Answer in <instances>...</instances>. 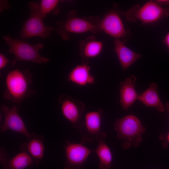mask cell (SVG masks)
<instances>
[{
	"mask_svg": "<svg viewBox=\"0 0 169 169\" xmlns=\"http://www.w3.org/2000/svg\"><path fill=\"white\" fill-rule=\"evenodd\" d=\"M32 78V74L28 69H16L8 72L5 79L4 99L19 107L22 101L34 92L29 88Z\"/></svg>",
	"mask_w": 169,
	"mask_h": 169,
	"instance_id": "6da1fadb",
	"label": "cell"
},
{
	"mask_svg": "<svg viewBox=\"0 0 169 169\" xmlns=\"http://www.w3.org/2000/svg\"><path fill=\"white\" fill-rule=\"evenodd\" d=\"M114 127L117 137L122 141V147L125 149L139 147L142 140V135L146 131L139 119L132 115L117 119Z\"/></svg>",
	"mask_w": 169,
	"mask_h": 169,
	"instance_id": "7a4b0ae2",
	"label": "cell"
},
{
	"mask_svg": "<svg viewBox=\"0 0 169 169\" xmlns=\"http://www.w3.org/2000/svg\"><path fill=\"white\" fill-rule=\"evenodd\" d=\"M3 38L9 46L8 52L14 55V58L12 60L13 67L18 61H26L42 64L46 63L49 60L48 58L42 56L39 54V50L44 47L41 43L32 45L23 39L13 38L8 35H3Z\"/></svg>",
	"mask_w": 169,
	"mask_h": 169,
	"instance_id": "3957f363",
	"label": "cell"
},
{
	"mask_svg": "<svg viewBox=\"0 0 169 169\" xmlns=\"http://www.w3.org/2000/svg\"><path fill=\"white\" fill-rule=\"evenodd\" d=\"M168 8H162L156 2L149 1L141 6L135 5L125 13L126 19L128 22L135 23L140 20L143 23L156 22L168 16Z\"/></svg>",
	"mask_w": 169,
	"mask_h": 169,
	"instance_id": "277c9868",
	"label": "cell"
},
{
	"mask_svg": "<svg viewBox=\"0 0 169 169\" xmlns=\"http://www.w3.org/2000/svg\"><path fill=\"white\" fill-rule=\"evenodd\" d=\"M28 6L30 10V14L19 32L22 39L34 37L42 38L49 37L54 28L44 24L39 4L31 1L28 3Z\"/></svg>",
	"mask_w": 169,
	"mask_h": 169,
	"instance_id": "5b68a950",
	"label": "cell"
},
{
	"mask_svg": "<svg viewBox=\"0 0 169 169\" xmlns=\"http://www.w3.org/2000/svg\"><path fill=\"white\" fill-rule=\"evenodd\" d=\"M103 113V110L99 108L85 114L84 121L79 128V131L82 135L81 143L91 142L95 139L99 141L106 136L107 134L101 129Z\"/></svg>",
	"mask_w": 169,
	"mask_h": 169,
	"instance_id": "8992f818",
	"label": "cell"
},
{
	"mask_svg": "<svg viewBox=\"0 0 169 169\" xmlns=\"http://www.w3.org/2000/svg\"><path fill=\"white\" fill-rule=\"evenodd\" d=\"M64 148L66 159L64 169H84L88 157L95 152L81 143H72L67 140L65 141Z\"/></svg>",
	"mask_w": 169,
	"mask_h": 169,
	"instance_id": "52a82bcc",
	"label": "cell"
},
{
	"mask_svg": "<svg viewBox=\"0 0 169 169\" xmlns=\"http://www.w3.org/2000/svg\"><path fill=\"white\" fill-rule=\"evenodd\" d=\"M58 100L64 116L71 123L73 128L79 129L82 123L81 119L85 104L70 95L64 94L61 95Z\"/></svg>",
	"mask_w": 169,
	"mask_h": 169,
	"instance_id": "ba28073f",
	"label": "cell"
},
{
	"mask_svg": "<svg viewBox=\"0 0 169 169\" xmlns=\"http://www.w3.org/2000/svg\"><path fill=\"white\" fill-rule=\"evenodd\" d=\"M55 29L64 39H68L69 33H81L87 32L96 33L100 30L98 24H95L85 19L72 16L69 13L68 18L62 24H58Z\"/></svg>",
	"mask_w": 169,
	"mask_h": 169,
	"instance_id": "9c48e42d",
	"label": "cell"
},
{
	"mask_svg": "<svg viewBox=\"0 0 169 169\" xmlns=\"http://www.w3.org/2000/svg\"><path fill=\"white\" fill-rule=\"evenodd\" d=\"M19 107L15 105L9 108L3 104L1 105L0 109L4 117V121L0 126V131L5 132L11 130L22 134L28 138L31 133L28 131L25 124L18 114Z\"/></svg>",
	"mask_w": 169,
	"mask_h": 169,
	"instance_id": "30bf717a",
	"label": "cell"
},
{
	"mask_svg": "<svg viewBox=\"0 0 169 169\" xmlns=\"http://www.w3.org/2000/svg\"><path fill=\"white\" fill-rule=\"evenodd\" d=\"M98 26L100 30L115 39L124 38L127 34L119 14L115 11H110L106 14Z\"/></svg>",
	"mask_w": 169,
	"mask_h": 169,
	"instance_id": "8fae6325",
	"label": "cell"
},
{
	"mask_svg": "<svg viewBox=\"0 0 169 169\" xmlns=\"http://www.w3.org/2000/svg\"><path fill=\"white\" fill-rule=\"evenodd\" d=\"M27 139V142L21 145L20 150L28 153L33 158L34 163L38 165L44 155V138L42 135L32 133Z\"/></svg>",
	"mask_w": 169,
	"mask_h": 169,
	"instance_id": "7c38bea8",
	"label": "cell"
},
{
	"mask_svg": "<svg viewBox=\"0 0 169 169\" xmlns=\"http://www.w3.org/2000/svg\"><path fill=\"white\" fill-rule=\"evenodd\" d=\"M88 63H83L75 66L68 75L67 80L77 85L83 86L93 84L95 82L94 76L90 72Z\"/></svg>",
	"mask_w": 169,
	"mask_h": 169,
	"instance_id": "4fadbf2b",
	"label": "cell"
},
{
	"mask_svg": "<svg viewBox=\"0 0 169 169\" xmlns=\"http://www.w3.org/2000/svg\"><path fill=\"white\" fill-rule=\"evenodd\" d=\"M136 78L131 75L120 84V103L122 107L127 110L137 100L138 96L135 89Z\"/></svg>",
	"mask_w": 169,
	"mask_h": 169,
	"instance_id": "5bb4252c",
	"label": "cell"
},
{
	"mask_svg": "<svg viewBox=\"0 0 169 169\" xmlns=\"http://www.w3.org/2000/svg\"><path fill=\"white\" fill-rule=\"evenodd\" d=\"M114 44V51L123 69H126L141 57L140 54L135 53L128 48L120 39H115Z\"/></svg>",
	"mask_w": 169,
	"mask_h": 169,
	"instance_id": "9a60e30c",
	"label": "cell"
},
{
	"mask_svg": "<svg viewBox=\"0 0 169 169\" xmlns=\"http://www.w3.org/2000/svg\"><path fill=\"white\" fill-rule=\"evenodd\" d=\"M157 89L155 83L151 84L148 88L138 95L137 99L146 106L155 107L160 112H163L166 110L165 106L160 100Z\"/></svg>",
	"mask_w": 169,
	"mask_h": 169,
	"instance_id": "2e32d148",
	"label": "cell"
},
{
	"mask_svg": "<svg viewBox=\"0 0 169 169\" xmlns=\"http://www.w3.org/2000/svg\"><path fill=\"white\" fill-rule=\"evenodd\" d=\"M103 47L102 43L94 38L87 39L82 44L80 54L84 61L88 63L87 59L96 57L101 53Z\"/></svg>",
	"mask_w": 169,
	"mask_h": 169,
	"instance_id": "e0dca14e",
	"label": "cell"
},
{
	"mask_svg": "<svg viewBox=\"0 0 169 169\" xmlns=\"http://www.w3.org/2000/svg\"><path fill=\"white\" fill-rule=\"evenodd\" d=\"M33 160L27 153L22 152L8 159L2 165L3 169H25L33 165Z\"/></svg>",
	"mask_w": 169,
	"mask_h": 169,
	"instance_id": "ac0fdd59",
	"label": "cell"
},
{
	"mask_svg": "<svg viewBox=\"0 0 169 169\" xmlns=\"http://www.w3.org/2000/svg\"><path fill=\"white\" fill-rule=\"evenodd\" d=\"M98 142V146L95 150L99 160V167L100 169H109L113 160L111 151L103 139Z\"/></svg>",
	"mask_w": 169,
	"mask_h": 169,
	"instance_id": "d6986e66",
	"label": "cell"
},
{
	"mask_svg": "<svg viewBox=\"0 0 169 169\" xmlns=\"http://www.w3.org/2000/svg\"><path fill=\"white\" fill-rule=\"evenodd\" d=\"M58 0H42L39 4L40 12L43 18L56 9L59 2Z\"/></svg>",
	"mask_w": 169,
	"mask_h": 169,
	"instance_id": "ffe728a7",
	"label": "cell"
},
{
	"mask_svg": "<svg viewBox=\"0 0 169 169\" xmlns=\"http://www.w3.org/2000/svg\"><path fill=\"white\" fill-rule=\"evenodd\" d=\"M7 154L5 148L2 147L0 149V163L2 165L5 163L8 160Z\"/></svg>",
	"mask_w": 169,
	"mask_h": 169,
	"instance_id": "44dd1931",
	"label": "cell"
},
{
	"mask_svg": "<svg viewBox=\"0 0 169 169\" xmlns=\"http://www.w3.org/2000/svg\"><path fill=\"white\" fill-rule=\"evenodd\" d=\"M10 62L3 54H0V69L4 68Z\"/></svg>",
	"mask_w": 169,
	"mask_h": 169,
	"instance_id": "7402d4cb",
	"label": "cell"
},
{
	"mask_svg": "<svg viewBox=\"0 0 169 169\" xmlns=\"http://www.w3.org/2000/svg\"><path fill=\"white\" fill-rule=\"evenodd\" d=\"M163 42L169 51V32L166 34L164 38Z\"/></svg>",
	"mask_w": 169,
	"mask_h": 169,
	"instance_id": "603a6c76",
	"label": "cell"
},
{
	"mask_svg": "<svg viewBox=\"0 0 169 169\" xmlns=\"http://www.w3.org/2000/svg\"><path fill=\"white\" fill-rule=\"evenodd\" d=\"M164 105L166 110L169 112V102H166Z\"/></svg>",
	"mask_w": 169,
	"mask_h": 169,
	"instance_id": "cb8c5ba5",
	"label": "cell"
},
{
	"mask_svg": "<svg viewBox=\"0 0 169 169\" xmlns=\"http://www.w3.org/2000/svg\"><path fill=\"white\" fill-rule=\"evenodd\" d=\"M166 140L169 143V132L166 136Z\"/></svg>",
	"mask_w": 169,
	"mask_h": 169,
	"instance_id": "d4e9b609",
	"label": "cell"
}]
</instances>
